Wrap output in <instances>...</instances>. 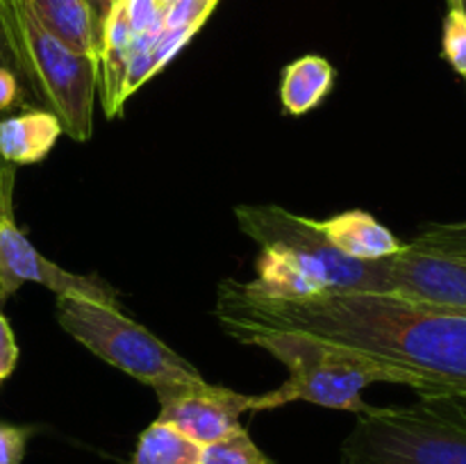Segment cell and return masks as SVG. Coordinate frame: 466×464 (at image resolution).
<instances>
[{
	"instance_id": "obj_30",
	"label": "cell",
	"mask_w": 466,
	"mask_h": 464,
	"mask_svg": "<svg viewBox=\"0 0 466 464\" xmlns=\"http://www.w3.org/2000/svg\"><path fill=\"white\" fill-rule=\"evenodd\" d=\"M449 7H464L466 9V0H449Z\"/></svg>"
},
{
	"instance_id": "obj_28",
	"label": "cell",
	"mask_w": 466,
	"mask_h": 464,
	"mask_svg": "<svg viewBox=\"0 0 466 464\" xmlns=\"http://www.w3.org/2000/svg\"><path fill=\"white\" fill-rule=\"evenodd\" d=\"M437 396H441V394H437ZM446 400H449L451 405H453L455 409H458V412H462L464 417H466V394H453V396H444Z\"/></svg>"
},
{
	"instance_id": "obj_5",
	"label": "cell",
	"mask_w": 466,
	"mask_h": 464,
	"mask_svg": "<svg viewBox=\"0 0 466 464\" xmlns=\"http://www.w3.org/2000/svg\"><path fill=\"white\" fill-rule=\"evenodd\" d=\"M241 232L259 248L291 255L312 273L328 294L335 291H380V259L360 262L346 257L323 235L319 218L300 217L280 205H237Z\"/></svg>"
},
{
	"instance_id": "obj_31",
	"label": "cell",
	"mask_w": 466,
	"mask_h": 464,
	"mask_svg": "<svg viewBox=\"0 0 466 464\" xmlns=\"http://www.w3.org/2000/svg\"><path fill=\"white\" fill-rule=\"evenodd\" d=\"M168 3H171V0H157V5H159V7H167Z\"/></svg>"
},
{
	"instance_id": "obj_17",
	"label": "cell",
	"mask_w": 466,
	"mask_h": 464,
	"mask_svg": "<svg viewBox=\"0 0 466 464\" xmlns=\"http://www.w3.org/2000/svg\"><path fill=\"white\" fill-rule=\"evenodd\" d=\"M0 68L14 71L23 82H25V86H30L25 53H23L21 30H18L12 14H9L5 0H0Z\"/></svg>"
},
{
	"instance_id": "obj_18",
	"label": "cell",
	"mask_w": 466,
	"mask_h": 464,
	"mask_svg": "<svg viewBox=\"0 0 466 464\" xmlns=\"http://www.w3.org/2000/svg\"><path fill=\"white\" fill-rule=\"evenodd\" d=\"M441 57L466 82V9L449 7L441 35Z\"/></svg>"
},
{
	"instance_id": "obj_8",
	"label": "cell",
	"mask_w": 466,
	"mask_h": 464,
	"mask_svg": "<svg viewBox=\"0 0 466 464\" xmlns=\"http://www.w3.org/2000/svg\"><path fill=\"white\" fill-rule=\"evenodd\" d=\"M380 291L466 314V257L405 244L380 259Z\"/></svg>"
},
{
	"instance_id": "obj_23",
	"label": "cell",
	"mask_w": 466,
	"mask_h": 464,
	"mask_svg": "<svg viewBox=\"0 0 466 464\" xmlns=\"http://www.w3.org/2000/svg\"><path fill=\"white\" fill-rule=\"evenodd\" d=\"M198 30L189 27V30H164L162 36L157 39L153 50V57H155V71H162L182 48L191 41V36L196 35Z\"/></svg>"
},
{
	"instance_id": "obj_27",
	"label": "cell",
	"mask_w": 466,
	"mask_h": 464,
	"mask_svg": "<svg viewBox=\"0 0 466 464\" xmlns=\"http://www.w3.org/2000/svg\"><path fill=\"white\" fill-rule=\"evenodd\" d=\"M121 3V0H89L91 9H94V16H96V25H98V41H100V32H103L105 23L107 18L112 16L114 7Z\"/></svg>"
},
{
	"instance_id": "obj_21",
	"label": "cell",
	"mask_w": 466,
	"mask_h": 464,
	"mask_svg": "<svg viewBox=\"0 0 466 464\" xmlns=\"http://www.w3.org/2000/svg\"><path fill=\"white\" fill-rule=\"evenodd\" d=\"M121 9L135 36L148 32L164 18V7H159L157 0H121Z\"/></svg>"
},
{
	"instance_id": "obj_9",
	"label": "cell",
	"mask_w": 466,
	"mask_h": 464,
	"mask_svg": "<svg viewBox=\"0 0 466 464\" xmlns=\"http://www.w3.org/2000/svg\"><path fill=\"white\" fill-rule=\"evenodd\" d=\"M157 421L177 428L196 444L209 446L241 428V414L253 412L255 396L239 394L208 380L159 387Z\"/></svg>"
},
{
	"instance_id": "obj_26",
	"label": "cell",
	"mask_w": 466,
	"mask_h": 464,
	"mask_svg": "<svg viewBox=\"0 0 466 464\" xmlns=\"http://www.w3.org/2000/svg\"><path fill=\"white\" fill-rule=\"evenodd\" d=\"M14 176L16 166L0 157V214L14 212Z\"/></svg>"
},
{
	"instance_id": "obj_7",
	"label": "cell",
	"mask_w": 466,
	"mask_h": 464,
	"mask_svg": "<svg viewBox=\"0 0 466 464\" xmlns=\"http://www.w3.org/2000/svg\"><path fill=\"white\" fill-rule=\"evenodd\" d=\"M25 282H36L57 296L96 300L121 308V294L98 276H77L46 259L21 232L12 214H0V305L12 298Z\"/></svg>"
},
{
	"instance_id": "obj_16",
	"label": "cell",
	"mask_w": 466,
	"mask_h": 464,
	"mask_svg": "<svg viewBox=\"0 0 466 464\" xmlns=\"http://www.w3.org/2000/svg\"><path fill=\"white\" fill-rule=\"evenodd\" d=\"M200 464H273L259 446L250 439L246 428H237L223 439L203 446V462Z\"/></svg>"
},
{
	"instance_id": "obj_24",
	"label": "cell",
	"mask_w": 466,
	"mask_h": 464,
	"mask_svg": "<svg viewBox=\"0 0 466 464\" xmlns=\"http://www.w3.org/2000/svg\"><path fill=\"white\" fill-rule=\"evenodd\" d=\"M18 364V344L9 318L0 312V382L7 380Z\"/></svg>"
},
{
	"instance_id": "obj_10",
	"label": "cell",
	"mask_w": 466,
	"mask_h": 464,
	"mask_svg": "<svg viewBox=\"0 0 466 464\" xmlns=\"http://www.w3.org/2000/svg\"><path fill=\"white\" fill-rule=\"evenodd\" d=\"M326 239L346 257L378 262L403 250V241L364 209H346L319 221Z\"/></svg>"
},
{
	"instance_id": "obj_19",
	"label": "cell",
	"mask_w": 466,
	"mask_h": 464,
	"mask_svg": "<svg viewBox=\"0 0 466 464\" xmlns=\"http://www.w3.org/2000/svg\"><path fill=\"white\" fill-rule=\"evenodd\" d=\"M410 244L419 246V248H432L466 257V221L428 223Z\"/></svg>"
},
{
	"instance_id": "obj_29",
	"label": "cell",
	"mask_w": 466,
	"mask_h": 464,
	"mask_svg": "<svg viewBox=\"0 0 466 464\" xmlns=\"http://www.w3.org/2000/svg\"><path fill=\"white\" fill-rule=\"evenodd\" d=\"M23 3H25V0H5V5H7L9 14H12V16H14V21H16L18 30H21V21H18V12H21Z\"/></svg>"
},
{
	"instance_id": "obj_14",
	"label": "cell",
	"mask_w": 466,
	"mask_h": 464,
	"mask_svg": "<svg viewBox=\"0 0 466 464\" xmlns=\"http://www.w3.org/2000/svg\"><path fill=\"white\" fill-rule=\"evenodd\" d=\"M335 85V68L321 55H305L282 68L280 103L289 116H303L321 105Z\"/></svg>"
},
{
	"instance_id": "obj_4",
	"label": "cell",
	"mask_w": 466,
	"mask_h": 464,
	"mask_svg": "<svg viewBox=\"0 0 466 464\" xmlns=\"http://www.w3.org/2000/svg\"><path fill=\"white\" fill-rule=\"evenodd\" d=\"M55 314L62 330L86 350L153 389L205 380L194 364L168 348L121 308L76 296H57Z\"/></svg>"
},
{
	"instance_id": "obj_6",
	"label": "cell",
	"mask_w": 466,
	"mask_h": 464,
	"mask_svg": "<svg viewBox=\"0 0 466 464\" xmlns=\"http://www.w3.org/2000/svg\"><path fill=\"white\" fill-rule=\"evenodd\" d=\"M21 21L30 86L50 105L62 130L73 141H89L94 132V96L98 86V57L76 53L39 25L23 3Z\"/></svg>"
},
{
	"instance_id": "obj_13",
	"label": "cell",
	"mask_w": 466,
	"mask_h": 464,
	"mask_svg": "<svg viewBox=\"0 0 466 464\" xmlns=\"http://www.w3.org/2000/svg\"><path fill=\"white\" fill-rule=\"evenodd\" d=\"M244 285L253 294L278 300H308L328 294L326 287L291 255L271 248H259L258 276Z\"/></svg>"
},
{
	"instance_id": "obj_12",
	"label": "cell",
	"mask_w": 466,
	"mask_h": 464,
	"mask_svg": "<svg viewBox=\"0 0 466 464\" xmlns=\"http://www.w3.org/2000/svg\"><path fill=\"white\" fill-rule=\"evenodd\" d=\"M25 7L59 44L98 57V25L89 0H25Z\"/></svg>"
},
{
	"instance_id": "obj_11",
	"label": "cell",
	"mask_w": 466,
	"mask_h": 464,
	"mask_svg": "<svg viewBox=\"0 0 466 464\" xmlns=\"http://www.w3.org/2000/svg\"><path fill=\"white\" fill-rule=\"evenodd\" d=\"M62 123L53 112L27 109L0 121V157L7 164H39L62 136Z\"/></svg>"
},
{
	"instance_id": "obj_20",
	"label": "cell",
	"mask_w": 466,
	"mask_h": 464,
	"mask_svg": "<svg viewBox=\"0 0 466 464\" xmlns=\"http://www.w3.org/2000/svg\"><path fill=\"white\" fill-rule=\"evenodd\" d=\"M218 0H171L164 7V30H200Z\"/></svg>"
},
{
	"instance_id": "obj_22",
	"label": "cell",
	"mask_w": 466,
	"mask_h": 464,
	"mask_svg": "<svg viewBox=\"0 0 466 464\" xmlns=\"http://www.w3.org/2000/svg\"><path fill=\"white\" fill-rule=\"evenodd\" d=\"M30 437V426H14V423L0 421V464H21Z\"/></svg>"
},
{
	"instance_id": "obj_15",
	"label": "cell",
	"mask_w": 466,
	"mask_h": 464,
	"mask_svg": "<svg viewBox=\"0 0 466 464\" xmlns=\"http://www.w3.org/2000/svg\"><path fill=\"white\" fill-rule=\"evenodd\" d=\"M203 446L155 419L139 435L130 464H200Z\"/></svg>"
},
{
	"instance_id": "obj_25",
	"label": "cell",
	"mask_w": 466,
	"mask_h": 464,
	"mask_svg": "<svg viewBox=\"0 0 466 464\" xmlns=\"http://www.w3.org/2000/svg\"><path fill=\"white\" fill-rule=\"evenodd\" d=\"M23 85L21 77L9 68H0V112H7L14 105L21 103Z\"/></svg>"
},
{
	"instance_id": "obj_3",
	"label": "cell",
	"mask_w": 466,
	"mask_h": 464,
	"mask_svg": "<svg viewBox=\"0 0 466 464\" xmlns=\"http://www.w3.org/2000/svg\"><path fill=\"white\" fill-rule=\"evenodd\" d=\"M339 464H466V417L444 396L358 414Z\"/></svg>"
},
{
	"instance_id": "obj_1",
	"label": "cell",
	"mask_w": 466,
	"mask_h": 464,
	"mask_svg": "<svg viewBox=\"0 0 466 464\" xmlns=\"http://www.w3.org/2000/svg\"><path fill=\"white\" fill-rule=\"evenodd\" d=\"M214 317L230 337L287 330L403 371L421 394H466V314L385 291L264 298L244 282L218 285Z\"/></svg>"
},
{
	"instance_id": "obj_2",
	"label": "cell",
	"mask_w": 466,
	"mask_h": 464,
	"mask_svg": "<svg viewBox=\"0 0 466 464\" xmlns=\"http://www.w3.org/2000/svg\"><path fill=\"white\" fill-rule=\"evenodd\" d=\"M232 339L267 350L289 371V378L278 389L255 396L253 412L305 400V403L323 405L330 409L362 414L369 409L362 391L373 382L412 387V380L403 371L373 362L364 355L335 348L299 332L250 330L239 332Z\"/></svg>"
}]
</instances>
